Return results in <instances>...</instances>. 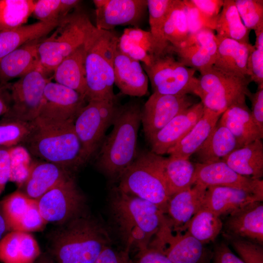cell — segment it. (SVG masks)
Masks as SVG:
<instances>
[{
  "label": "cell",
  "mask_w": 263,
  "mask_h": 263,
  "mask_svg": "<svg viewBox=\"0 0 263 263\" xmlns=\"http://www.w3.org/2000/svg\"><path fill=\"white\" fill-rule=\"evenodd\" d=\"M87 42L66 57L53 72L56 82L75 91L85 97L87 87L85 61Z\"/></svg>",
  "instance_id": "cell-31"
},
{
  "label": "cell",
  "mask_w": 263,
  "mask_h": 263,
  "mask_svg": "<svg viewBox=\"0 0 263 263\" xmlns=\"http://www.w3.org/2000/svg\"><path fill=\"white\" fill-rule=\"evenodd\" d=\"M59 225L51 237L49 253L55 263H94L109 245L103 227L82 213Z\"/></svg>",
  "instance_id": "cell-2"
},
{
  "label": "cell",
  "mask_w": 263,
  "mask_h": 263,
  "mask_svg": "<svg viewBox=\"0 0 263 263\" xmlns=\"http://www.w3.org/2000/svg\"><path fill=\"white\" fill-rule=\"evenodd\" d=\"M34 263H55L53 258L49 253H41Z\"/></svg>",
  "instance_id": "cell-57"
},
{
  "label": "cell",
  "mask_w": 263,
  "mask_h": 263,
  "mask_svg": "<svg viewBox=\"0 0 263 263\" xmlns=\"http://www.w3.org/2000/svg\"><path fill=\"white\" fill-rule=\"evenodd\" d=\"M113 69L114 83L122 93L134 97L146 94L149 78L139 61L122 53L117 48Z\"/></svg>",
  "instance_id": "cell-23"
},
{
  "label": "cell",
  "mask_w": 263,
  "mask_h": 263,
  "mask_svg": "<svg viewBox=\"0 0 263 263\" xmlns=\"http://www.w3.org/2000/svg\"><path fill=\"white\" fill-rule=\"evenodd\" d=\"M123 34L133 43L144 50L153 59L160 56L155 41L150 31L138 27L126 28Z\"/></svg>",
  "instance_id": "cell-46"
},
{
  "label": "cell",
  "mask_w": 263,
  "mask_h": 263,
  "mask_svg": "<svg viewBox=\"0 0 263 263\" xmlns=\"http://www.w3.org/2000/svg\"><path fill=\"white\" fill-rule=\"evenodd\" d=\"M183 1L189 35L206 28L215 30L218 18H213L205 15L190 1V0H183Z\"/></svg>",
  "instance_id": "cell-44"
},
{
  "label": "cell",
  "mask_w": 263,
  "mask_h": 263,
  "mask_svg": "<svg viewBox=\"0 0 263 263\" xmlns=\"http://www.w3.org/2000/svg\"><path fill=\"white\" fill-rule=\"evenodd\" d=\"M142 67L150 80L153 93L166 95L194 94L198 78L195 69L188 67L167 53Z\"/></svg>",
  "instance_id": "cell-10"
},
{
  "label": "cell",
  "mask_w": 263,
  "mask_h": 263,
  "mask_svg": "<svg viewBox=\"0 0 263 263\" xmlns=\"http://www.w3.org/2000/svg\"><path fill=\"white\" fill-rule=\"evenodd\" d=\"M142 108L135 100L120 106L112 124L113 128L100 146L97 166L111 178L118 179L137 155Z\"/></svg>",
  "instance_id": "cell-3"
},
{
  "label": "cell",
  "mask_w": 263,
  "mask_h": 263,
  "mask_svg": "<svg viewBox=\"0 0 263 263\" xmlns=\"http://www.w3.org/2000/svg\"><path fill=\"white\" fill-rule=\"evenodd\" d=\"M33 14L39 21L60 20L66 17L61 0H36Z\"/></svg>",
  "instance_id": "cell-47"
},
{
  "label": "cell",
  "mask_w": 263,
  "mask_h": 263,
  "mask_svg": "<svg viewBox=\"0 0 263 263\" xmlns=\"http://www.w3.org/2000/svg\"><path fill=\"white\" fill-rule=\"evenodd\" d=\"M39 67L32 70L13 83L8 84L11 103L3 115L32 122L38 115L46 84L51 81Z\"/></svg>",
  "instance_id": "cell-11"
},
{
  "label": "cell",
  "mask_w": 263,
  "mask_h": 263,
  "mask_svg": "<svg viewBox=\"0 0 263 263\" xmlns=\"http://www.w3.org/2000/svg\"><path fill=\"white\" fill-rule=\"evenodd\" d=\"M44 38L28 42L0 59L1 85L39 67L38 47Z\"/></svg>",
  "instance_id": "cell-26"
},
{
  "label": "cell",
  "mask_w": 263,
  "mask_h": 263,
  "mask_svg": "<svg viewBox=\"0 0 263 263\" xmlns=\"http://www.w3.org/2000/svg\"><path fill=\"white\" fill-rule=\"evenodd\" d=\"M86 101V97L75 91L51 81L45 87L36 119L53 124L74 123Z\"/></svg>",
  "instance_id": "cell-13"
},
{
  "label": "cell",
  "mask_w": 263,
  "mask_h": 263,
  "mask_svg": "<svg viewBox=\"0 0 263 263\" xmlns=\"http://www.w3.org/2000/svg\"><path fill=\"white\" fill-rule=\"evenodd\" d=\"M8 84L7 83L0 87V116L6 113L10 107L11 97Z\"/></svg>",
  "instance_id": "cell-55"
},
{
  "label": "cell",
  "mask_w": 263,
  "mask_h": 263,
  "mask_svg": "<svg viewBox=\"0 0 263 263\" xmlns=\"http://www.w3.org/2000/svg\"><path fill=\"white\" fill-rule=\"evenodd\" d=\"M235 3L246 28L255 31L263 26V0H236Z\"/></svg>",
  "instance_id": "cell-42"
},
{
  "label": "cell",
  "mask_w": 263,
  "mask_h": 263,
  "mask_svg": "<svg viewBox=\"0 0 263 263\" xmlns=\"http://www.w3.org/2000/svg\"><path fill=\"white\" fill-rule=\"evenodd\" d=\"M11 148L0 147V195L10 179Z\"/></svg>",
  "instance_id": "cell-52"
},
{
  "label": "cell",
  "mask_w": 263,
  "mask_h": 263,
  "mask_svg": "<svg viewBox=\"0 0 263 263\" xmlns=\"http://www.w3.org/2000/svg\"><path fill=\"white\" fill-rule=\"evenodd\" d=\"M32 123V130L22 143L32 155L68 170L85 163L74 123L53 124L38 119Z\"/></svg>",
  "instance_id": "cell-4"
},
{
  "label": "cell",
  "mask_w": 263,
  "mask_h": 263,
  "mask_svg": "<svg viewBox=\"0 0 263 263\" xmlns=\"http://www.w3.org/2000/svg\"><path fill=\"white\" fill-rule=\"evenodd\" d=\"M164 174L170 196L193 186L195 183V163L189 159L169 156L163 158Z\"/></svg>",
  "instance_id": "cell-34"
},
{
  "label": "cell",
  "mask_w": 263,
  "mask_h": 263,
  "mask_svg": "<svg viewBox=\"0 0 263 263\" xmlns=\"http://www.w3.org/2000/svg\"><path fill=\"white\" fill-rule=\"evenodd\" d=\"M150 247L162 251L173 263H204L206 255L204 244L187 231L173 234L169 226Z\"/></svg>",
  "instance_id": "cell-18"
},
{
  "label": "cell",
  "mask_w": 263,
  "mask_h": 263,
  "mask_svg": "<svg viewBox=\"0 0 263 263\" xmlns=\"http://www.w3.org/2000/svg\"><path fill=\"white\" fill-rule=\"evenodd\" d=\"M223 227L221 217L202 207L191 219L186 231L205 244L214 241Z\"/></svg>",
  "instance_id": "cell-36"
},
{
  "label": "cell",
  "mask_w": 263,
  "mask_h": 263,
  "mask_svg": "<svg viewBox=\"0 0 263 263\" xmlns=\"http://www.w3.org/2000/svg\"><path fill=\"white\" fill-rule=\"evenodd\" d=\"M216 56L213 66L233 75L249 76L247 62L254 46L216 36Z\"/></svg>",
  "instance_id": "cell-24"
},
{
  "label": "cell",
  "mask_w": 263,
  "mask_h": 263,
  "mask_svg": "<svg viewBox=\"0 0 263 263\" xmlns=\"http://www.w3.org/2000/svg\"><path fill=\"white\" fill-rule=\"evenodd\" d=\"M247 96L251 103V113L252 118L261 131L263 132V87H258L257 91H250Z\"/></svg>",
  "instance_id": "cell-50"
},
{
  "label": "cell",
  "mask_w": 263,
  "mask_h": 263,
  "mask_svg": "<svg viewBox=\"0 0 263 263\" xmlns=\"http://www.w3.org/2000/svg\"><path fill=\"white\" fill-rule=\"evenodd\" d=\"M119 107L117 98L89 101L76 116L74 127L85 162L100 147L105 133L113 124Z\"/></svg>",
  "instance_id": "cell-9"
},
{
  "label": "cell",
  "mask_w": 263,
  "mask_h": 263,
  "mask_svg": "<svg viewBox=\"0 0 263 263\" xmlns=\"http://www.w3.org/2000/svg\"><path fill=\"white\" fill-rule=\"evenodd\" d=\"M194 104L193 98L188 94L173 95L153 93L142 108L141 123L147 141L175 116Z\"/></svg>",
  "instance_id": "cell-14"
},
{
  "label": "cell",
  "mask_w": 263,
  "mask_h": 263,
  "mask_svg": "<svg viewBox=\"0 0 263 263\" xmlns=\"http://www.w3.org/2000/svg\"><path fill=\"white\" fill-rule=\"evenodd\" d=\"M129 248L118 250L110 245L106 246L94 263H133L130 256Z\"/></svg>",
  "instance_id": "cell-49"
},
{
  "label": "cell",
  "mask_w": 263,
  "mask_h": 263,
  "mask_svg": "<svg viewBox=\"0 0 263 263\" xmlns=\"http://www.w3.org/2000/svg\"><path fill=\"white\" fill-rule=\"evenodd\" d=\"M222 160L239 174L254 179L263 176V144L256 140L239 148Z\"/></svg>",
  "instance_id": "cell-29"
},
{
  "label": "cell",
  "mask_w": 263,
  "mask_h": 263,
  "mask_svg": "<svg viewBox=\"0 0 263 263\" xmlns=\"http://www.w3.org/2000/svg\"><path fill=\"white\" fill-rule=\"evenodd\" d=\"M190 1L204 14L217 18L224 4L223 0H190Z\"/></svg>",
  "instance_id": "cell-54"
},
{
  "label": "cell",
  "mask_w": 263,
  "mask_h": 263,
  "mask_svg": "<svg viewBox=\"0 0 263 263\" xmlns=\"http://www.w3.org/2000/svg\"><path fill=\"white\" fill-rule=\"evenodd\" d=\"M195 183L207 187L225 186L243 189L263 200V181L241 175L222 160L196 163Z\"/></svg>",
  "instance_id": "cell-15"
},
{
  "label": "cell",
  "mask_w": 263,
  "mask_h": 263,
  "mask_svg": "<svg viewBox=\"0 0 263 263\" xmlns=\"http://www.w3.org/2000/svg\"><path fill=\"white\" fill-rule=\"evenodd\" d=\"M224 236L244 263H263V245L243 238Z\"/></svg>",
  "instance_id": "cell-43"
},
{
  "label": "cell",
  "mask_w": 263,
  "mask_h": 263,
  "mask_svg": "<svg viewBox=\"0 0 263 263\" xmlns=\"http://www.w3.org/2000/svg\"><path fill=\"white\" fill-rule=\"evenodd\" d=\"M207 187L195 184L171 196L165 214L172 232L186 231L192 217L202 207Z\"/></svg>",
  "instance_id": "cell-20"
},
{
  "label": "cell",
  "mask_w": 263,
  "mask_h": 263,
  "mask_svg": "<svg viewBox=\"0 0 263 263\" xmlns=\"http://www.w3.org/2000/svg\"><path fill=\"white\" fill-rule=\"evenodd\" d=\"M96 27L87 15L80 11L62 19L52 34L45 38L38 47L39 67L47 74L66 57L85 44Z\"/></svg>",
  "instance_id": "cell-7"
},
{
  "label": "cell",
  "mask_w": 263,
  "mask_h": 263,
  "mask_svg": "<svg viewBox=\"0 0 263 263\" xmlns=\"http://www.w3.org/2000/svg\"><path fill=\"white\" fill-rule=\"evenodd\" d=\"M2 85L1 84L0 82V87Z\"/></svg>",
  "instance_id": "cell-58"
},
{
  "label": "cell",
  "mask_w": 263,
  "mask_h": 263,
  "mask_svg": "<svg viewBox=\"0 0 263 263\" xmlns=\"http://www.w3.org/2000/svg\"><path fill=\"white\" fill-rule=\"evenodd\" d=\"M200 73L194 94L200 97L205 108L221 115L232 105L246 100L249 76L228 74L213 66Z\"/></svg>",
  "instance_id": "cell-8"
},
{
  "label": "cell",
  "mask_w": 263,
  "mask_h": 263,
  "mask_svg": "<svg viewBox=\"0 0 263 263\" xmlns=\"http://www.w3.org/2000/svg\"><path fill=\"white\" fill-rule=\"evenodd\" d=\"M220 117L218 123L229 130L239 148L263 137V132L254 122L246 100L232 105Z\"/></svg>",
  "instance_id": "cell-25"
},
{
  "label": "cell",
  "mask_w": 263,
  "mask_h": 263,
  "mask_svg": "<svg viewBox=\"0 0 263 263\" xmlns=\"http://www.w3.org/2000/svg\"><path fill=\"white\" fill-rule=\"evenodd\" d=\"M163 158L151 151H138L119 178L117 188L156 205L165 213L170 196L164 174Z\"/></svg>",
  "instance_id": "cell-6"
},
{
  "label": "cell",
  "mask_w": 263,
  "mask_h": 263,
  "mask_svg": "<svg viewBox=\"0 0 263 263\" xmlns=\"http://www.w3.org/2000/svg\"><path fill=\"white\" fill-rule=\"evenodd\" d=\"M211 257V263H244L225 243L215 246Z\"/></svg>",
  "instance_id": "cell-51"
},
{
  "label": "cell",
  "mask_w": 263,
  "mask_h": 263,
  "mask_svg": "<svg viewBox=\"0 0 263 263\" xmlns=\"http://www.w3.org/2000/svg\"><path fill=\"white\" fill-rule=\"evenodd\" d=\"M32 122L3 115L0 121V147H13L22 144L30 133Z\"/></svg>",
  "instance_id": "cell-40"
},
{
  "label": "cell",
  "mask_w": 263,
  "mask_h": 263,
  "mask_svg": "<svg viewBox=\"0 0 263 263\" xmlns=\"http://www.w3.org/2000/svg\"><path fill=\"white\" fill-rule=\"evenodd\" d=\"M248 59V75L258 87H263V43H255Z\"/></svg>",
  "instance_id": "cell-48"
},
{
  "label": "cell",
  "mask_w": 263,
  "mask_h": 263,
  "mask_svg": "<svg viewBox=\"0 0 263 263\" xmlns=\"http://www.w3.org/2000/svg\"><path fill=\"white\" fill-rule=\"evenodd\" d=\"M61 20L38 21L0 31V59L28 42L44 38L54 30Z\"/></svg>",
  "instance_id": "cell-32"
},
{
  "label": "cell",
  "mask_w": 263,
  "mask_h": 263,
  "mask_svg": "<svg viewBox=\"0 0 263 263\" xmlns=\"http://www.w3.org/2000/svg\"><path fill=\"white\" fill-rule=\"evenodd\" d=\"M163 36L170 45L179 47L189 36L185 7L183 0H175L164 24Z\"/></svg>",
  "instance_id": "cell-39"
},
{
  "label": "cell",
  "mask_w": 263,
  "mask_h": 263,
  "mask_svg": "<svg viewBox=\"0 0 263 263\" xmlns=\"http://www.w3.org/2000/svg\"><path fill=\"white\" fill-rule=\"evenodd\" d=\"M221 115L204 107V113L201 118L180 141L169 150L167 153L175 157L189 159L203 145Z\"/></svg>",
  "instance_id": "cell-30"
},
{
  "label": "cell",
  "mask_w": 263,
  "mask_h": 263,
  "mask_svg": "<svg viewBox=\"0 0 263 263\" xmlns=\"http://www.w3.org/2000/svg\"><path fill=\"white\" fill-rule=\"evenodd\" d=\"M224 234L263 244V205L249 203L228 215L223 224Z\"/></svg>",
  "instance_id": "cell-21"
},
{
  "label": "cell",
  "mask_w": 263,
  "mask_h": 263,
  "mask_svg": "<svg viewBox=\"0 0 263 263\" xmlns=\"http://www.w3.org/2000/svg\"><path fill=\"white\" fill-rule=\"evenodd\" d=\"M238 148L237 141L229 130L217 122L195 154L199 163H208L222 160Z\"/></svg>",
  "instance_id": "cell-33"
},
{
  "label": "cell",
  "mask_w": 263,
  "mask_h": 263,
  "mask_svg": "<svg viewBox=\"0 0 263 263\" xmlns=\"http://www.w3.org/2000/svg\"><path fill=\"white\" fill-rule=\"evenodd\" d=\"M215 30L216 36L250 43V30L244 25L237 11L235 0H224L219 13Z\"/></svg>",
  "instance_id": "cell-35"
},
{
  "label": "cell",
  "mask_w": 263,
  "mask_h": 263,
  "mask_svg": "<svg viewBox=\"0 0 263 263\" xmlns=\"http://www.w3.org/2000/svg\"><path fill=\"white\" fill-rule=\"evenodd\" d=\"M9 232H10V230L3 215L0 202V240Z\"/></svg>",
  "instance_id": "cell-56"
},
{
  "label": "cell",
  "mask_w": 263,
  "mask_h": 263,
  "mask_svg": "<svg viewBox=\"0 0 263 263\" xmlns=\"http://www.w3.org/2000/svg\"><path fill=\"white\" fill-rule=\"evenodd\" d=\"M70 176L68 169L56 164L45 161L32 164L19 190L37 200Z\"/></svg>",
  "instance_id": "cell-22"
},
{
  "label": "cell",
  "mask_w": 263,
  "mask_h": 263,
  "mask_svg": "<svg viewBox=\"0 0 263 263\" xmlns=\"http://www.w3.org/2000/svg\"><path fill=\"white\" fill-rule=\"evenodd\" d=\"M216 49L214 30L206 28L190 35L178 47L170 45L169 51L184 65L200 72L213 66Z\"/></svg>",
  "instance_id": "cell-17"
},
{
  "label": "cell",
  "mask_w": 263,
  "mask_h": 263,
  "mask_svg": "<svg viewBox=\"0 0 263 263\" xmlns=\"http://www.w3.org/2000/svg\"><path fill=\"white\" fill-rule=\"evenodd\" d=\"M96 26L110 31L119 25L137 27L147 8L146 0H94Z\"/></svg>",
  "instance_id": "cell-16"
},
{
  "label": "cell",
  "mask_w": 263,
  "mask_h": 263,
  "mask_svg": "<svg viewBox=\"0 0 263 263\" xmlns=\"http://www.w3.org/2000/svg\"><path fill=\"white\" fill-rule=\"evenodd\" d=\"M41 254L37 241L29 233L11 231L0 240L2 263H34Z\"/></svg>",
  "instance_id": "cell-28"
},
{
  "label": "cell",
  "mask_w": 263,
  "mask_h": 263,
  "mask_svg": "<svg viewBox=\"0 0 263 263\" xmlns=\"http://www.w3.org/2000/svg\"><path fill=\"white\" fill-rule=\"evenodd\" d=\"M263 202L246 190L225 186H210L207 188L202 207L220 217L253 202Z\"/></svg>",
  "instance_id": "cell-27"
},
{
  "label": "cell",
  "mask_w": 263,
  "mask_h": 263,
  "mask_svg": "<svg viewBox=\"0 0 263 263\" xmlns=\"http://www.w3.org/2000/svg\"><path fill=\"white\" fill-rule=\"evenodd\" d=\"M47 224L40 213L37 200H34L12 231L27 233L41 231Z\"/></svg>",
  "instance_id": "cell-45"
},
{
  "label": "cell",
  "mask_w": 263,
  "mask_h": 263,
  "mask_svg": "<svg viewBox=\"0 0 263 263\" xmlns=\"http://www.w3.org/2000/svg\"><path fill=\"white\" fill-rule=\"evenodd\" d=\"M33 200L18 190L0 201L3 215L10 231L13 230Z\"/></svg>",
  "instance_id": "cell-41"
},
{
  "label": "cell",
  "mask_w": 263,
  "mask_h": 263,
  "mask_svg": "<svg viewBox=\"0 0 263 263\" xmlns=\"http://www.w3.org/2000/svg\"><path fill=\"white\" fill-rule=\"evenodd\" d=\"M203 113L204 106L200 101L177 114L148 141L151 151L159 155L167 153L190 131Z\"/></svg>",
  "instance_id": "cell-19"
},
{
  "label": "cell",
  "mask_w": 263,
  "mask_h": 263,
  "mask_svg": "<svg viewBox=\"0 0 263 263\" xmlns=\"http://www.w3.org/2000/svg\"><path fill=\"white\" fill-rule=\"evenodd\" d=\"M47 222L63 224L82 213L85 199L70 176L37 200Z\"/></svg>",
  "instance_id": "cell-12"
},
{
  "label": "cell",
  "mask_w": 263,
  "mask_h": 263,
  "mask_svg": "<svg viewBox=\"0 0 263 263\" xmlns=\"http://www.w3.org/2000/svg\"><path fill=\"white\" fill-rule=\"evenodd\" d=\"M118 39L112 30L96 28L87 42L85 61L87 102L117 98L113 90V61Z\"/></svg>",
  "instance_id": "cell-5"
},
{
  "label": "cell",
  "mask_w": 263,
  "mask_h": 263,
  "mask_svg": "<svg viewBox=\"0 0 263 263\" xmlns=\"http://www.w3.org/2000/svg\"><path fill=\"white\" fill-rule=\"evenodd\" d=\"M150 32L155 41L160 55L169 53L170 45L165 40L163 30L164 24L175 0H147Z\"/></svg>",
  "instance_id": "cell-37"
},
{
  "label": "cell",
  "mask_w": 263,
  "mask_h": 263,
  "mask_svg": "<svg viewBox=\"0 0 263 263\" xmlns=\"http://www.w3.org/2000/svg\"><path fill=\"white\" fill-rule=\"evenodd\" d=\"M111 214L125 247H148L168 225L165 212L156 205L116 188L110 201Z\"/></svg>",
  "instance_id": "cell-1"
},
{
  "label": "cell",
  "mask_w": 263,
  "mask_h": 263,
  "mask_svg": "<svg viewBox=\"0 0 263 263\" xmlns=\"http://www.w3.org/2000/svg\"><path fill=\"white\" fill-rule=\"evenodd\" d=\"M136 263H173L161 250L147 247L138 250Z\"/></svg>",
  "instance_id": "cell-53"
},
{
  "label": "cell",
  "mask_w": 263,
  "mask_h": 263,
  "mask_svg": "<svg viewBox=\"0 0 263 263\" xmlns=\"http://www.w3.org/2000/svg\"><path fill=\"white\" fill-rule=\"evenodd\" d=\"M36 0H0V31L18 28L33 14Z\"/></svg>",
  "instance_id": "cell-38"
}]
</instances>
